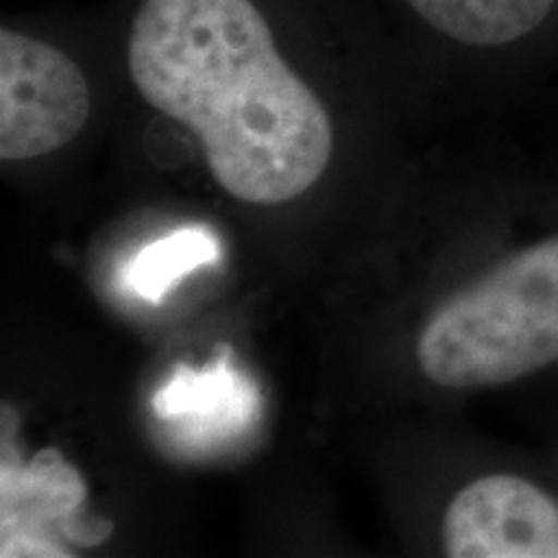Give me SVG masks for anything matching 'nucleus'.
<instances>
[{"label":"nucleus","mask_w":558,"mask_h":558,"mask_svg":"<svg viewBox=\"0 0 558 558\" xmlns=\"http://www.w3.org/2000/svg\"><path fill=\"white\" fill-rule=\"evenodd\" d=\"M439 388L505 386L558 362V235L445 300L416 344Z\"/></svg>","instance_id":"f03ea898"},{"label":"nucleus","mask_w":558,"mask_h":558,"mask_svg":"<svg viewBox=\"0 0 558 558\" xmlns=\"http://www.w3.org/2000/svg\"><path fill=\"white\" fill-rule=\"evenodd\" d=\"M427 29L473 52H501L546 32L558 0H403Z\"/></svg>","instance_id":"423d86ee"},{"label":"nucleus","mask_w":558,"mask_h":558,"mask_svg":"<svg viewBox=\"0 0 558 558\" xmlns=\"http://www.w3.org/2000/svg\"><path fill=\"white\" fill-rule=\"evenodd\" d=\"M220 256V243L202 228H184L166 239L153 241L130 262L124 282L137 298L160 303L166 292L197 267L213 264Z\"/></svg>","instance_id":"6e6552de"},{"label":"nucleus","mask_w":558,"mask_h":558,"mask_svg":"<svg viewBox=\"0 0 558 558\" xmlns=\"http://www.w3.org/2000/svg\"><path fill=\"white\" fill-rule=\"evenodd\" d=\"M86 488L54 452H41L26 469L3 465V543L0 556H70L50 538L52 522L78 507Z\"/></svg>","instance_id":"39448f33"},{"label":"nucleus","mask_w":558,"mask_h":558,"mask_svg":"<svg viewBox=\"0 0 558 558\" xmlns=\"http://www.w3.org/2000/svg\"><path fill=\"white\" fill-rule=\"evenodd\" d=\"M450 558H558V501L520 476H484L452 497L442 520Z\"/></svg>","instance_id":"20e7f679"},{"label":"nucleus","mask_w":558,"mask_h":558,"mask_svg":"<svg viewBox=\"0 0 558 558\" xmlns=\"http://www.w3.org/2000/svg\"><path fill=\"white\" fill-rule=\"evenodd\" d=\"M124 60L140 99L199 137L230 197L282 205L329 169V109L259 0H137Z\"/></svg>","instance_id":"f257e3e1"},{"label":"nucleus","mask_w":558,"mask_h":558,"mask_svg":"<svg viewBox=\"0 0 558 558\" xmlns=\"http://www.w3.org/2000/svg\"><path fill=\"white\" fill-rule=\"evenodd\" d=\"M243 388L246 386L222 367L207 373L179 369L153 399V409L163 418H190L207 429H235L243 418L254 416V393L243 399Z\"/></svg>","instance_id":"0eeeda50"},{"label":"nucleus","mask_w":558,"mask_h":558,"mask_svg":"<svg viewBox=\"0 0 558 558\" xmlns=\"http://www.w3.org/2000/svg\"><path fill=\"white\" fill-rule=\"evenodd\" d=\"M94 111L86 70L32 32L0 29V158L32 160L65 148Z\"/></svg>","instance_id":"7ed1b4c3"}]
</instances>
